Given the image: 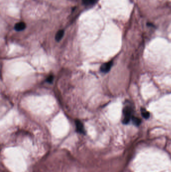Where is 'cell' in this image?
<instances>
[{
    "instance_id": "cell-1",
    "label": "cell",
    "mask_w": 171,
    "mask_h": 172,
    "mask_svg": "<svg viewBox=\"0 0 171 172\" xmlns=\"http://www.w3.org/2000/svg\"><path fill=\"white\" fill-rule=\"evenodd\" d=\"M123 114H124V119L123 120V123L124 124H126L129 123L131 118V109L129 106H126L124 108L123 110Z\"/></svg>"
},
{
    "instance_id": "cell-2",
    "label": "cell",
    "mask_w": 171,
    "mask_h": 172,
    "mask_svg": "<svg viewBox=\"0 0 171 172\" xmlns=\"http://www.w3.org/2000/svg\"><path fill=\"white\" fill-rule=\"evenodd\" d=\"M112 61H109L103 64L100 68V71L104 73H107L109 72L112 67Z\"/></svg>"
},
{
    "instance_id": "cell-3",
    "label": "cell",
    "mask_w": 171,
    "mask_h": 172,
    "mask_svg": "<svg viewBox=\"0 0 171 172\" xmlns=\"http://www.w3.org/2000/svg\"><path fill=\"white\" fill-rule=\"evenodd\" d=\"M75 124H76L77 131L79 132V133L84 134L85 130H84L83 124L81 123V122L79 120H76Z\"/></svg>"
},
{
    "instance_id": "cell-4",
    "label": "cell",
    "mask_w": 171,
    "mask_h": 172,
    "mask_svg": "<svg viewBox=\"0 0 171 172\" xmlns=\"http://www.w3.org/2000/svg\"><path fill=\"white\" fill-rule=\"evenodd\" d=\"M26 27V24L24 22H21L17 23L15 24L14 28L17 31H21L24 30Z\"/></svg>"
},
{
    "instance_id": "cell-5",
    "label": "cell",
    "mask_w": 171,
    "mask_h": 172,
    "mask_svg": "<svg viewBox=\"0 0 171 172\" xmlns=\"http://www.w3.org/2000/svg\"><path fill=\"white\" fill-rule=\"evenodd\" d=\"M64 34V31L63 30H59L57 33L56 34L55 36V39L57 41H59L61 40L62 38L63 37Z\"/></svg>"
},
{
    "instance_id": "cell-6",
    "label": "cell",
    "mask_w": 171,
    "mask_h": 172,
    "mask_svg": "<svg viewBox=\"0 0 171 172\" xmlns=\"http://www.w3.org/2000/svg\"><path fill=\"white\" fill-rule=\"evenodd\" d=\"M97 0H82V3L86 6L92 5L96 2Z\"/></svg>"
},
{
    "instance_id": "cell-7",
    "label": "cell",
    "mask_w": 171,
    "mask_h": 172,
    "mask_svg": "<svg viewBox=\"0 0 171 172\" xmlns=\"http://www.w3.org/2000/svg\"><path fill=\"white\" fill-rule=\"evenodd\" d=\"M131 118H132V121H133V123L135 125L139 126L140 125V124L141 123V120L140 119V118L136 117H134V116H132Z\"/></svg>"
},
{
    "instance_id": "cell-8",
    "label": "cell",
    "mask_w": 171,
    "mask_h": 172,
    "mask_svg": "<svg viewBox=\"0 0 171 172\" xmlns=\"http://www.w3.org/2000/svg\"><path fill=\"white\" fill-rule=\"evenodd\" d=\"M141 112L142 116L146 119H148L150 117V113L144 108H141Z\"/></svg>"
},
{
    "instance_id": "cell-9",
    "label": "cell",
    "mask_w": 171,
    "mask_h": 172,
    "mask_svg": "<svg viewBox=\"0 0 171 172\" xmlns=\"http://www.w3.org/2000/svg\"><path fill=\"white\" fill-rule=\"evenodd\" d=\"M53 80H54V77H53V76H50L49 77H47V80H46V81H47L48 83H52V82H53Z\"/></svg>"
}]
</instances>
